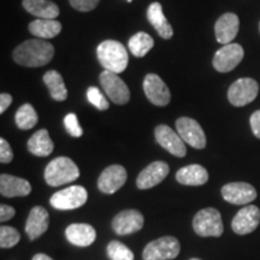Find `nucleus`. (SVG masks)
Returning a JSON list of instances; mask_svg holds the SVG:
<instances>
[{"mask_svg": "<svg viewBox=\"0 0 260 260\" xmlns=\"http://www.w3.org/2000/svg\"><path fill=\"white\" fill-rule=\"evenodd\" d=\"M54 47L50 42L32 39L15 48L12 58L16 63L27 68H40L53 59Z\"/></svg>", "mask_w": 260, "mask_h": 260, "instance_id": "obj_1", "label": "nucleus"}, {"mask_svg": "<svg viewBox=\"0 0 260 260\" xmlns=\"http://www.w3.org/2000/svg\"><path fill=\"white\" fill-rule=\"evenodd\" d=\"M98 59L104 69L113 74H121L126 69L129 61L124 45L116 40L103 41L96 48Z\"/></svg>", "mask_w": 260, "mask_h": 260, "instance_id": "obj_2", "label": "nucleus"}, {"mask_svg": "<svg viewBox=\"0 0 260 260\" xmlns=\"http://www.w3.org/2000/svg\"><path fill=\"white\" fill-rule=\"evenodd\" d=\"M80 177L77 165L68 157H58L47 164L45 169V181L48 186L59 187L76 181Z\"/></svg>", "mask_w": 260, "mask_h": 260, "instance_id": "obj_3", "label": "nucleus"}, {"mask_svg": "<svg viewBox=\"0 0 260 260\" xmlns=\"http://www.w3.org/2000/svg\"><path fill=\"white\" fill-rule=\"evenodd\" d=\"M193 229L201 237H219L224 232L222 216L213 207L200 210L193 219Z\"/></svg>", "mask_w": 260, "mask_h": 260, "instance_id": "obj_4", "label": "nucleus"}, {"mask_svg": "<svg viewBox=\"0 0 260 260\" xmlns=\"http://www.w3.org/2000/svg\"><path fill=\"white\" fill-rule=\"evenodd\" d=\"M181 245L174 236H164L153 240L142 252L144 260H171L180 254Z\"/></svg>", "mask_w": 260, "mask_h": 260, "instance_id": "obj_5", "label": "nucleus"}, {"mask_svg": "<svg viewBox=\"0 0 260 260\" xmlns=\"http://www.w3.org/2000/svg\"><path fill=\"white\" fill-rule=\"evenodd\" d=\"M88 199V193L82 186H71L57 191L51 197L50 203L54 209L68 211L83 206Z\"/></svg>", "mask_w": 260, "mask_h": 260, "instance_id": "obj_6", "label": "nucleus"}, {"mask_svg": "<svg viewBox=\"0 0 260 260\" xmlns=\"http://www.w3.org/2000/svg\"><path fill=\"white\" fill-rule=\"evenodd\" d=\"M259 86L255 80L243 77L234 82L228 90V99L234 106H245L251 104L258 96Z\"/></svg>", "mask_w": 260, "mask_h": 260, "instance_id": "obj_7", "label": "nucleus"}, {"mask_svg": "<svg viewBox=\"0 0 260 260\" xmlns=\"http://www.w3.org/2000/svg\"><path fill=\"white\" fill-rule=\"evenodd\" d=\"M100 83L112 103L117 105H125L129 102L130 92L128 86L117 74L107 70L103 71L100 74Z\"/></svg>", "mask_w": 260, "mask_h": 260, "instance_id": "obj_8", "label": "nucleus"}, {"mask_svg": "<svg viewBox=\"0 0 260 260\" xmlns=\"http://www.w3.org/2000/svg\"><path fill=\"white\" fill-rule=\"evenodd\" d=\"M245 56L243 47L239 44L224 45L213 57V68L219 73H229L241 63Z\"/></svg>", "mask_w": 260, "mask_h": 260, "instance_id": "obj_9", "label": "nucleus"}, {"mask_svg": "<svg viewBox=\"0 0 260 260\" xmlns=\"http://www.w3.org/2000/svg\"><path fill=\"white\" fill-rule=\"evenodd\" d=\"M178 135L186 144L197 149H203L206 146V135L203 128L195 119L189 117H181L176 121Z\"/></svg>", "mask_w": 260, "mask_h": 260, "instance_id": "obj_10", "label": "nucleus"}, {"mask_svg": "<svg viewBox=\"0 0 260 260\" xmlns=\"http://www.w3.org/2000/svg\"><path fill=\"white\" fill-rule=\"evenodd\" d=\"M154 135L158 144L164 149H167L169 153L178 158L186 155L187 148L186 145H184V141L178 135V133L174 132L169 125H158L154 130Z\"/></svg>", "mask_w": 260, "mask_h": 260, "instance_id": "obj_11", "label": "nucleus"}, {"mask_svg": "<svg viewBox=\"0 0 260 260\" xmlns=\"http://www.w3.org/2000/svg\"><path fill=\"white\" fill-rule=\"evenodd\" d=\"M144 92L149 102L155 106H167L171 100L167 83L155 74H148L145 77Z\"/></svg>", "mask_w": 260, "mask_h": 260, "instance_id": "obj_12", "label": "nucleus"}, {"mask_svg": "<svg viewBox=\"0 0 260 260\" xmlns=\"http://www.w3.org/2000/svg\"><path fill=\"white\" fill-rule=\"evenodd\" d=\"M126 178H128V174L122 165H110L99 176L98 188L105 194H113L124 186Z\"/></svg>", "mask_w": 260, "mask_h": 260, "instance_id": "obj_13", "label": "nucleus"}, {"mask_svg": "<svg viewBox=\"0 0 260 260\" xmlns=\"http://www.w3.org/2000/svg\"><path fill=\"white\" fill-rule=\"evenodd\" d=\"M222 197L233 205H247L256 199V190L246 182H233L222 187Z\"/></svg>", "mask_w": 260, "mask_h": 260, "instance_id": "obj_14", "label": "nucleus"}, {"mask_svg": "<svg viewBox=\"0 0 260 260\" xmlns=\"http://www.w3.org/2000/svg\"><path fill=\"white\" fill-rule=\"evenodd\" d=\"M145 219L138 210H124L116 214L112 220V229L117 235H129L142 229Z\"/></svg>", "mask_w": 260, "mask_h": 260, "instance_id": "obj_15", "label": "nucleus"}, {"mask_svg": "<svg viewBox=\"0 0 260 260\" xmlns=\"http://www.w3.org/2000/svg\"><path fill=\"white\" fill-rule=\"evenodd\" d=\"M260 223V210L254 205H247L236 213L232 222L234 233L237 235H247L258 228Z\"/></svg>", "mask_w": 260, "mask_h": 260, "instance_id": "obj_16", "label": "nucleus"}, {"mask_svg": "<svg viewBox=\"0 0 260 260\" xmlns=\"http://www.w3.org/2000/svg\"><path fill=\"white\" fill-rule=\"evenodd\" d=\"M170 172V168L165 161H153L139 174L136 186L139 189H149L161 183Z\"/></svg>", "mask_w": 260, "mask_h": 260, "instance_id": "obj_17", "label": "nucleus"}, {"mask_svg": "<svg viewBox=\"0 0 260 260\" xmlns=\"http://www.w3.org/2000/svg\"><path fill=\"white\" fill-rule=\"evenodd\" d=\"M48 225H50V214L47 210L42 206L32 207L25 223V233L29 240L34 241L44 235L47 232Z\"/></svg>", "mask_w": 260, "mask_h": 260, "instance_id": "obj_18", "label": "nucleus"}, {"mask_svg": "<svg viewBox=\"0 0 260 260\" xmlns=\"http://www.w3.org/2000/svg\"><path fill=\"white\" fill-rule=\"evenodd\" d=\"M240 28V19L233 12H228L220 16L214 24L216 39L219 44L228 45L236 38Z\"/></svg>", "mask_w": 260, "mask_h": 260, "instance_id": "obj_19", "label": "nucleus"}, {"mask_svg": "<svg viewBox=\"0 0 260 260\" xmlns=\"http://www.w3.org/2000/svg\"><path fill=\"white\" fill-rule=\"evenodd\" d=\"M65 236L74 246L88 247L95 241L96 232L89 224L74 223L65 229Z\"/></svg>", "mask_w": 260, "mask_h": 260, "instance_id": "obj_20", "label": "nucleus"}, {"mask_svg": "<svg viewBox=\"0 0 260 260\" xmlns=\"http://www.w3.org/2000/svg\"><path fill=\"white\" fill-rule=\"evenodd\" d=\"M30 183L24 178H19L8 174H2V176H0V193L3 197H27L30 194Z\"/></svg>", "mask_w": 260, "mask_h": 260, "instance_id": "obj_21", "label": "nucleus"}, {"mask_svg": "<svg viewBox=\"0 0 260 260\" xmlns=\"http://www.w3.org/2000/svg\"><path fill=\"white\" fill-rule=\"evenodd\" d=\"M176 180L184 186H203L209 181V172L199 164L187 165L176 172Z\"/></svg>", "mask_w": 260, "mask_h": 260, "instance_id": "obj_22", "label": "nucleus"}, {"mask_svg": "<svg viewBox=\"0 0 260 260\" xmlns=\"http://www.w3.org/2000/svg\"><path fill=\"white\" fill-rule=\"evenodd\" d=\"M147 17L151 24L157 30L159 37L165 39V40H170L172 35H174V29H172L170 23L168 22L164 14H162V8L159 3H152L148 6Z\"/></svg>", "mask_w": 260, "mask_h": 260, "instance_id": "obj_23", "label": "nucleus"}, {"mask_svg": "<svg viewBox=\"0 0 260 260\" xmlns=\"http://www.w3.org/2000/svg\"><path fill=\"white\" fill-rule=\"evenodd\" d=\"M23 6L40 19H56L59 16V8L50 0H23Z\"/></svg>", "mask_w": 260, "mask_h": 260, "instance_id": "obj_24", "label": "nucleus"}, {"mask_svg": "<svg viewBox=\"0 0 260 260\" xmlns=\"http://www.w3.org/2000/svg\"><path fill=\"white\" fill-rule=\"evenodd\" d=\"M28 151L37 157H47L54 149V144L46 129H41L29 139L27 144Z\"/></svg>", "mask_w": 260, "mask_h": 260, "instance_id": "obj_25", "label": "nucleus"}, {"mask_svg": "<svg viewBox=\"0 0 260 260\" xmlns=\"http://www.w3.org/2000/svg\"><path fill=\"white\" fill-rule=\"evenodd\" d=\"M61 30V23L56 19H35L29 24V31L40 39L56 38Z\"/></svg>", "mask_w": 260, "mask_h": 260, "instance_id": "obj_26", "label": "nucleus"}, {"mask_svg": "<svg viewBox=\"0 0 260 260\" xmlns=\"http://www.w3.org/2000/svg\"><path fill=\"white\" fill-rule=\"evenodd\" d=\"M44 83L46 84L52 99L56 102H64L68 98V89L65 87L61 75L56 70H50L44 75Z\"/></svg>", "mask_w": 260, "mask_h": 260, "instance_id": "obj_27", "label": "nucleus"}, {"mask_svg": "<svg viewBox=\"0 0 260 260\" xmlns=\"http://www.w3.org/2000/svg\"><path fill=\"white\" fill-rule=\"evenodd\" d=\"M154 46L153 38L149 37L147 32L140 31L133 35L129 40V50L135 57H145Z\"/></svg>", "mask_w": 260, "mask_h": 260, "instance_id": "obj_28", "label": "nucleus"}, {"mask_svg": "<svg viewBox=\"0 0 260 260\" xmlns=\"http://www.w3.org/2000/svg\"><path fill=\"white\" fill-rule=\"evenodd\" d=\"M38 113L30 104H24L17 110L15 116L16 125L21 130H29L38 124Z\"/></svg>", "mask_w": 260, "mask_h": 260, "instance_id": "obj_29", "label": "nucleus"}, {"mask_svg": "<svg viewBox=\"0 0 260 260\" xmlns=\"http://www.w3.org/2000/svg\"><path fill=\"white\" fill-rule=\"evenodd\" d=\"M107 255L111 260H134V253L119 241H111L107 246Z\"/></svg>", "mask_w": 260, "mask_h": 260, "instance_id": "obj_30", "label": "nucleus"}, {"mask_svg": "<svg viewBox=\"0 0 260 260\" xmlns=\"http://www.w3.org/2000/svg\"><path fill=\"white\" fill-rule=\"evenodd\" d=\"M21 240V234L15 228L3 225L0 228V247L3 249H8L15 247Z\"/></svg>", "mask_w": 260, "mask_h": 260, "instance_id": "obj_31", "label": "nucleus"}, {"mask_svg": "<svg viewBox=\"0 0 260 260\" xmlns=\"http://www.w3.org/2000/svg\"><path fill=\"white\" fill-rule=\"evenodd\" d=\"M87 98H88V102L93 104L100 111H105V110L109 109V102H107L106 98L103 95L100 89L96 88V87H89L88 90H87Z\"/></svg>", "mask_w": 260, "mask_h": 260, "instance_id": "obj_32", "label": "nucleus"}, {"mask_svg": "<svg viewBox=\"0 0 260 260\" xmlns=\"http://www.w3.org/2000/svg\"><path fill=\"white\" fill-rule=\"evenodd\" d=\"M64 126L67 132L74 138H80L83 134V129L81 128L79 119L75 113H68L64 118Z\"/></svg>", "mask_w": 260, "mask_h": 260, "instance_id": "obj_33", "label": "nucleus"}, {"mask_svg": "<svg viewBox=\"0 0 260 260\" xmlns=\"http://www.w3.org/2000/svg\"><path fill=\"white\" fill-rule=\"evenodd\" d=\"M70 5L81 12L92 11L99 4L100 0H69Z\"/></svg>", "mask_w": 260, "mask_h": 260, "instance_id": "obj_34", "label": "nucleus"}, {"mask_svg": "<svg viewBox=\"0 0 260 260\" xmlns=\"http://www.w3.org/2000/svg\"><path fill=\"white\" fill-rule=\"evenodd\" d=\"M14 159V152H12L11 146L5 139H0V161L3 164H8Z\"/></svg>", "mask_w": 260, "mask_h": 260, "instance_id": "obj_35", "label": "nucleus"}, {"mask_svg": "<svg viewBox=\"0 0 260 260\" xmlns=\"http://www.w3.org/2000/svg\"><path fill=\"white\" fill-rule=\"evenodd\" d=\"M16 214V211L14 207L9 206V205L2 204L0 206V220L2 222H6V220H10Z\"/></svg>", "mask_w": 260, "mask_h": 260, "instance_id": "obj_36", "label": "nucleus"}, {"mask_svg": "<svg viewBox=\"0 0 260 260\" xmlns=\"http://www.w3.org/2000/svg\"><path fill=\"white\" fill-rule=\"evenodd\" d=\"M249 123H251L253 134L258 139H260V110L253 113L251 116V119H249Z\"/></svg>", "mask_w": 260, "mask_h": 260, "instance_id": "obj_37", "label": "nucleus"}, {"mask_svg": "<svg viewBox=\"0 0 260 260\" xmlns=\"http://www.w3.org/2000/svg\"><path fill=\"white\" fill-rule=\"evenodd\" d=\"M12 96L8 93L0 94V113H4L8 107L12 104Z\"/></svg>", "mask_w": 260, "mask_h": 260, "instance_id": "obj_38", "label": "nucleus"}, {"mask_svg": "<svg viewBox=\"0 0 260 260\" xmlns=\"http://www.w3.org/2000/svg\"><path fill=\"white\" fill-rule=\"evenodd\" d=\"M32 260H53V259H52L51 256L44 254V253H38V254L32 256Z\"/></svg>", "mask_w": 260, "mask_h": 260, "instance_id": "obj_39", "label": "nucleus"}, {"mask_svg": "<svg viewBox=\"0 0 260 260\" xmlns=\"http://www.w3.org/2000/svg\"><path fill=\"white\" fill-rule=\"evenodd\" d=\"M189 260H201V259H198V258H193V259H189Z\"/></svg>", "mask_w": 260, "mask_h": 260, "instance_id": "obj_40", "label": "nucleus"}, {"mask_svg": "<svg viewBox=\"0 0 260 260\" xmlns=\"http://www.w3.org/2000/svg\"><path fill=\"white\" fill-rule=\"evenodd\" d=\"M259 31H260V23H259Z\"/></svg>", "mask_w": 260, "mask_h": 260, "instance_id": "obj_41", "label": "nucleus"}, {"mask_svg": "<svg viewBox=\"0 0 260 260\" xmlns=\"http://www.w3.org/2000/svg\"><path fill=\"white\" fill-rule=\"evenodd\" d=\"M128 2H133V0H128Z\"/></svg>", "mask_w": 260, "mask_h": 260, "instance_id": "obj_42", "label": "nucleus"}]
</instances>
